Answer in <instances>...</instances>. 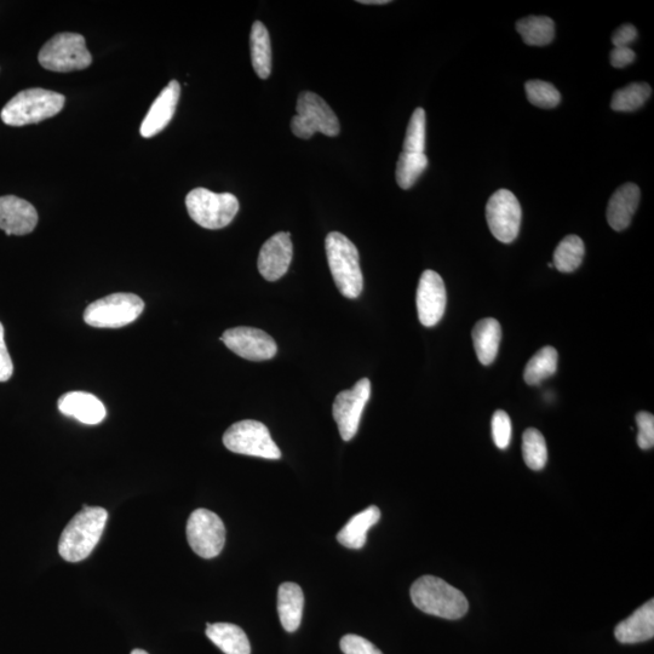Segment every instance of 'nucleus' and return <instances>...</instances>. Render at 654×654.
Here are the masks:
<instances>
[{
    "mask_svg": "<svg viewBox=\"0 0 654 654\" xmlns=\"http://www.w3.org/2000/svg\"><path fill=\"white\" fill-rule=\"evenodd\" d=\"M107 519L106 509L84 506L62 532L59 542L61 558L68 562L88 558L100 542Z\"/></svg>",
    "mask_w": 654,
    "mask_h": 654,
    "instance_id": "obj_1",
    "label": "nucleus"
},
{
    "mask_svg": "<svg viewBox=\"0 0 654 654\" xmlns=\"http://www.w3.org/2000/svg\"><path fill=\"white\" fill-rule=\"evenodd\" d=\"M411 600L418 610L440 618L460 619L467 615L469 604L461 590L434 576L418 578L411 587Z\"/></svg>",
    "mask_w": 654,
    "mask_h": 654,
    "instance_id": "obj_2",
    "label": "nucleus"
},
{
    "mask_svg": "<svg viewBox=\"0 0 654 654\" xmlns=\"http://www.w3.org/2000/svg\"><path fill=\"white\" fill-rule=\"evenodd\" d=\"M327 262L337 289L347 298H358L363 292L364 278L359 251L346 235L331 232L325 239Z\"/></svg>",
    "mask_w": 654,
    "mask_h": 654,
    "instance_id": "obj_3",
    "label": "nucleus"
},
{
    "mask_svg": "<svg viewBox=\"0 0 654 654\" xmlns=\"http://www.w3.org/2000/svg\"><path fill=\"white\" fill-rule=\"evenodd\" d=\"M65 96L55 91L33 88L21 91L3 108L4 124L25 126L57 116L65 107Z\"/></svg>",
    "mask_w": 654,
    "mask_h": 654,
    "instance_id": "obj_4",
    "label": "nucleus"
},
{
    "mask_svg": "<svg viewBox=\"0 0 654 654\" xmlns=\"http://www.w3.org/2000/svg\"><path fill=\"white\" fill-rule=\"evenodd\" d=\"M38 61L45 70L67 73L85 70L93 63V56L82 34L59 33L40 49Z\"/></svg>",
    "mask_w": 654,
    "mask_h": 654,
    "instance_id": "obj_5",
    "label": "nucleus"
},
{
    "mask_svg": "<svg viewBox=\"0 0 654 654\" xmlns=\"http://www.w3.org/2000/svg\"><path fill=\"white\" fill-rule=\"evenodd\" d=\"M189 216L205 229H222L231 225L239 211L237 197L231 193H214L195 188L186 198Z\"/></svg>",
    "mask_w": 654,
    "mask_h": 654,
    "instance_id": "obj_6",
    "label": "nucleus"
},
{
    "mask_svg": "<svg viewBox=\"0 0 654 654\" xmlns=\"http://www.w3.org/2000/svg\"><path fill=\"white\" fill-rule=\"evenodd\" d=\"M296 116L291 120L292 133L298 139L309 140L314 134L335 137L340 134L338 118L327 102L312 91L298 96Z\"/></svg>",
    "mask_w": 654,
    "mask_h": 654,
    "instance_id": "obj_7",
    "label": "nucleus"
},
{
    "mask_svg": "<svg viewBox=\"0 0 654 654\" xmlns=\"http://www.w3.org/2000/svg\"><path fill=\"white\" fill-rule=\"evenodd\" d=\"M145 302L134 294H113L91 303L85 309V323L97 329H119L140 317Z\"/></svg>",
    "mask_w": 654,
    "mask_h": 654,
    "instance_id": "obj_8",
    "label": "nucleus"
},
{
    "mask_svg": "<svg viewBox=\"0 0 654 654\" xmlns=\"http://www.w3.org/2000/svg\"><path fill=\"white\" fill-rule=\"evenodd\" d=\"M223 444L227 449L239 455L280 460L281 451L274 443L265 424L257 421H240L234 423L223 435Z\"/></svg>",
    "mask_w": 654,
    "mask_h": 654,
    "instance_id": "obj_9",
    "label": "nucleus"
},
{
    "mask_svg": "<svg viewBox=\"0 0 654 654\" xmlns=\"http://www.w3.org/2000/svg\"><path fill=\"white\" fill-rule=\"evenodd\" d=\"M187 539L200 558L214 559L225 547V524L220 516L208 509L194 510L187 522Z\"/></svg>",
    "mask_w": 654,
    "mask_h": 654,
    "instance_id": "obj_10",
    "label": "nucleus"
},
{
    "mask_svg": "<svg viewBox=\"0 0 654 654\" xmlns=\"http://www.w3.org/2000/svg\"><path fill=\"white\" fill-rule=\"evenodd\" d=\"M522 211L518 198L508 191L499 189L486 205V218L490 231L499 242L513 243L518 238Z\"/></svg>",
    "mask_w": 654,
    "mask_h": 654,
    "instance_id": "obj_11",
    "label": "nucleus"
},
{
    "mask_svg": "<svg viewBox=\"0 0 654 654\" xmlns=\"http://www.w3.org/2000/svg\"><path fill=\"white\" fill-rule=\"evenodd\" d=\"M371 395V382L363 378L351 390H343L337 395L332 407L334 418L340 429L341 438L351 441L357 434L361 415Z\"/></svg>",
    "mask_w": 654,
    "mask_h": 654,
    "instance_id": "obj_12",
    "label": "nucleus"
},
{
    "mask_svg": "<svg viewBox=\"0 0 654 654\" xmlns=\"http://www.w3.org/2000/svg\"><path fill=\"white\" fill-rule=\"evenodd\" d=\"M221 341L240 358L265 361L277 355V343L267 332L254 327L239 326L223 332Z\"/></svg>",
    "mask_w": 654,
    "mask_h": 654,
    "instance_id": "obj_13",
    "label": "nucleus"
},
{
    "mask_svg": "<svg viewBox=\"0 0 654 654\" xmlns=\"http://www.w3.org/2000/svg\"><path fill=\"white\" fill-rule=\"evenodd\" d=\"M447 303L443 278L434 271L422 274L418 284L416 304L418 318L426 327H433L444 317Z\"/></svg>",
    "mask_w": 654,
    "mask_h": 654,
    "instance_id": "obj_14",
    "label": "nucleus"
},
{
    "mask_svg": "<svg viewBox=\"0 0 654 654\" xmlns=\"http://www.w3.org/2000/svg\"><path fill=\"white\" fill-rule=\"evenodd\" d=\"M290 237V233L280 232L263 244L258 255L257 266L258 272L266 280L277 281L288 273L294 256V246Z\"/></svg>",
    "mask_w": 654,
    "mask_h": 654,
    "instance_id": "obj_15",
    "label": "nucleus"
},
{
    "mask_svg": "<svg viewBox=\"0 0 654 654\" xmlns=\"http://www.w3.org/2000/svg\"><path fill=\"white\" fill-rule=\"evenodd\" d=\"M38 225V212L27 200L7 195L0 197V229L7 235H26Z\"/></svg>",
    "mask_w": 654,
    "mask_h": 654,
    "instance_id": "obj_16",
    "label": "nucleus"
},
{
    "mask_svg": "<svg viewBox=\"0 0 654 654\" xmlns=\"http://www.w3.org/2000/svg\"><path fill=\"white\" fill-rule=\"evenodd\" d=\"M180 95V83L172 80L162 93L159 94L156 101L153 102L147 116L143 119L140 129L142 137L151 139V137L162 133L171 122V119L174 118Z\"/></svg>",
    "mask_w": 654,
    "mask_h": 654,
    "instance_id": "obj_17",
    "label": "nucleus"
},
{
    "mask_svg": "<svg viewBox=\"0 0 654 654\" xmlns=\"http://www.w3.org/2000/svg\"><path fill=\"white\" fill-rule=\"evenodd\" d=\"M59 410L67 417L89 426L101 423L106 418V407L95 395L85 392H70L59 399Z\"/></svg>",
    "mask_w": 654,
    "mask_h": 654,
    "instance_id": "obj_18",
    "label": "nucleus"
},
{
    "mask_svg": "<svg viewBox=\"0 0 654 654\" xmlns=\"http://www.w3.org/2000/svg\"><path fill=\"white\" fill-rule=\"evenodd\" d=\"M640 188L634 183H625L612 195L607 206V222L616 232L630 226L640 203Z\"/></svg>",
    "mask_w": 654,
    "mask_h": 654,
    "instance_id": "obj_19",
    "label": "nucleus"
},
{
    "mask_svg": "<svg viewBox=\"0 0 654 654\" xmlns=\"http://www.w3.org/2000/svg\"><path fill=\"white\" fill-rule=\"evenodd\" d=\"M616 639L621 644H639L653 639L654 601H647L633 615L619 623L615 630Z\"/></svg>",
    "mask_w": 654,
    "mask_h": 654,
    "instance_id": "obj_20",
    "label": "nucleus"
},
{
    "mask_svg": "<svg viewBox=\"0 0 654 654\" xmlns=\"http://www.w3.org/2000/svg\"><path fill=\"white\" fill-rule=\"evenodd\" d=\"M304 595L300 585L286 582L278 590V613L281 625L289 633L300 628L303 616Z\"/></svg>",
    "mask_w": 654,
    "mask_h": 654,
    "instance_id": "obj_21",
    "label": "nucleus"
},
{
    "mask_svg": "<svg viewBox=\"0 0 654 654\" xmlns=\"http://www.w3.org/2000/svg\"><path fill=\"white\" fill-rule=\"evenodd\" d=\"M381 519V510L371 506L363 512L354 515L346 526L338 532L337 541L348 549H361L366 544L367 532Z\"/></svg>",
    "mask_w": 654,
    "mask_h": 654,
    "instance_id": "obj_22",
    "label": "nucleus"
},
{
    "mask_svg": "<svg viewBox=\"0 0 654 654\" xmlns=\"http://www.w3.org/2000/svg\"><path fill=\"white\" fill-rule=\"evenodd\" d=\"M206 636L225 654H251V645L245 631L231 623L206 625Z\"/></svg>",
    "mask_w": 654,
    "mask_h": 654,
    "instance_id": "obj_23",
    "label": "nucleus"
},
{
    "mask_svg": "<svg viewBox=\"0 0 654 654\" xmlns=\"http://www.w3.org/2000/svg\"><path fill=\"white\" fill-rule=\"evenodd\" d=\"M501 340L502 327L496 319H483L474 326V349L481 364L491 365L495 361Z\"/></svg>",
    "mask_w": 654,
    "mask_h": 654,
    "instance_id": "obj_24",
    "label": "nucleus"
},
{
    "mask_svg": "<svg viewBox=\"0 0 654 654\" xmlns=\"http://www.w3.org/2000/svg\"><path fill=\"white\" fill-rule=\"evenodd\" d=\"M250 50L252 67L258 77L267 79L272 73L271 37L265 25L256 21L251 28Z\"/></svg>",
    "mask_w": 654,
    "mask_h": 654,
    "instance_id": "obj_25",
    "label": "nucleus"
},
{
    "mask_svg": "<svg viewBox=\"0 0 654 654\" xmlns=\"http://www.w3.org/2000/svg\"><path fill=\"white\" fill-rule=\"evenodd\" d=\"M516 31L527 45L544 47L554 40L555 24L547 16H529L518 21Z\"/></svg>",
    "mask_w": 654,
    "mask_h": 654,
    "instance_id": "obj_26",
    "label": "nucleus"
},
{
    "mask_svg": "<svg viewBox=\"0 0 654 654\" xmlns=\"http://www.w3.org/2000/svg\"><path fill=\"white\" fill-rule=\"evenodd\" d=\"M558 360L559 354L555 348L549 346L542 348L527 363L524 371L525 382L529 386H537V384L552 377L558 370Z\"/></svg>",
    "mask_w": 654,
    "mask_h": 654,
    "instance_id": "obj_27",
    "label": "nucleus"
},
{
    "mask_svg": "<svg viewBox=\"0 0 654 654\" xmlns=\"http://www.w3.org/2000/svg\"><path fill=\"white\" fill-rule=\"evenodd\" d=\"M584 243L577 235H567L554 252L553 266L561 273L575 272L582 265Z\"/></svg>",
    "mask_w": 654,
    "mask_h": 654,
    "instance_id": "obj_28",
    "label": "nucleus"
},
{
    "mask_svg": "<svg viewBox=\"0 0 654 654\" xmlns=\"http://www.w3.org/2000/svg\"><path fill=\"white\" fill-rule=\"evenodd\" d=\"M428 158L424 153L403 152L400 154L395 177L400 188L410 189L426 171Z\"/></svg>",
    "mask_w": 654,
    "mask_h": 654,
    "instance_id": "obj_29",
    "label": "nucleus"
},
{
    "mask_svg": "<svg viewBox=\"0 0 654 654\" xmlns=\"http://www.w3.org/2000/svg\"><path fill=\"white\" fill-rule=\"evenodd\" d=\"M522 457L532 470H542L548 461L547 443L539 430L529 428L522 435Z\"/></svg>",
    "mask_w": 654,
    "mask_h": 654,
    "instance_id": "obj_30",
    "label": "nucleus"
},
{
    "mask_svg": "<svg viewBox=\"0 0 654 654\" xmlns=\"http://www.w3.org/2000/svg\"><path fill=\"white\" fill-rule=\"evenodd\" d=\"M652 94L651 86L646 83H633L617 90L612 97L611 107L617 112H634L644 106Z\"/></svg>",
    "mask_w": 654,
    "mask_h": 654,
    "instance_id": "obj_31",
    "label": "nucleus"
},
{
    "mask_svg": "<svg viewBox=\"0 0 654 654\" xmlns=\"http://www.w3.org/2000/svg\"><path fill=\"white\" fill-rule=\"evenodd\" d=\"M426 112L423 108L415 109L407 126L404 140V152L424 153L426 149Z\"/></svg>",
    "mask_w": 654,
    "mask_h": 654,
    "instance_id": "obj_32",
    "label": "nucleus"
},
{
    "mask_svg": "<svg viewBox=\"0 0 654 654\" xmlns=\"http://www.w3.org/2000/svg\"><path fill=\"white\" fill-rule=\"evenodd\" d=\"M527 99L539 108H555L561 101L559 90L543 80H530L525 86Z\"/></svg>",
    "mask_w": 654,
    "mask_h": 654,
    "instance_id": "obj_33",
    "label": "nucleus"
},
{
    "mask_svg": "<svg viewBox=\"0 0 654 654\" xmlns=\"http://www.w3.org/2000/svg\"><path fill=\"white\" fill-rule=\"evenodd\" d=\"M492 436L498 449H508L512 441V421L507 412L499 410L493 413Z\"/></svg>",
    "mask_w": 654,
    "mask_h": 654,
    "instance_id": "obj_34",
    "label": "nucleus"
},
{
    "mask_svg": "<svg viewBox=\"0 0 654 654\" xmlns=\"http://www.w3.org/2000/svg\"><path fill=\"white\" fill-rule=\"evenodd\" d=\"M638 423V445L642 450H651L654 446V417L648 412H639L636 415Z\"/></svg>",
    "mask_w": 654,
    "mask_h": 654,
    "instance_id": "obj_35",
    "label": "nucleus"
},
{
    "mask_svg": "<svg viewBox=\"0 0 654 654\" xmlns=\"http://www.w3.org/2000/svg\"><path fill=\"white\" fill-rule=\"evenodd\" d=\"M340 646L344 654H383L372 642L358 635L343 636Z\"/></svg>",
    "mask_w": 654,
    "mask_h": 654,
    "instance_id": "obj_36",
    "label": "nucleus"
},
{
    "mask_svg": "<svg viewBox=\"0 0 654 654\" xmlns=\"http://www.w3.org/2000/svg\"><path fill=\"white\" fill-rule=\"evenodd\" d=\"M14 374V364L4 340V326L0 323V382H8Z\"/></svg>",
    "mask_w": 654,
    "mask_h": 654,
    "instance_id": "obj_37",
    "label": "nucleus"
},
{
    "mask_svg": "<svg viewBox=\"0 0 654 654\" xmlns=\"http://www.w3.org/2000/svg\"><path fill=\"white\" fill-rule=\"evenodd\" d=\"M636 38H638V31L633 25L627 24L617 28L613 33L612 43L615 48H630Z\"/></svg>",
    "mask_w": 654,
    "mask_h": 654,
    "instance_id": "obj_38",
    "label": "nucleus"
},
{
    "mask_svg": "<svg viewBox=\"0 0 654 654\" xmlns=\"http://www.w3.org/2000/svg\"><path fill=\"white\" fill-rule=\"evenodd\" d=\"M635 51L631 48H615L611 51V65L616 68H624L635 60Z\"/></svg>",
    "mask_w": 654,
    "mask_h": 654,
    "instance_id": "obj_39",
    "label": "nucleus"
},
{
    "mask_svg": "<svg viewBox=\"0 0 654 654\" xmlns=\"http://www.w3.org/2000/svg\"><path fill=\"white\" fill-rule=\"evenodd\" d=\"M358 3L366 4V5H372V4L384 5V4H389L390 2H389V0H360V2H358Z\"/></svg>",
    "mask_w": 654,
    "mask_h": 654,
    "instance_id": "obj_40",
    "label": "nucleus"
},
{
    "mask_svg": "<svg viewBox=\"0 0 654 654\" xmlns=\"http://www.w3.org/2000/svg\"><path fill=\"white\" fill-rule=\"evenodd\" d=\"M131 654H148V653L143 650H134L133 652H131Z\"/></svg>",
    "mask_w": 654,
    "mask_h": 654,
    "instance_id": "obj_41",
    "label": "nucleus"
}]
</instances>
